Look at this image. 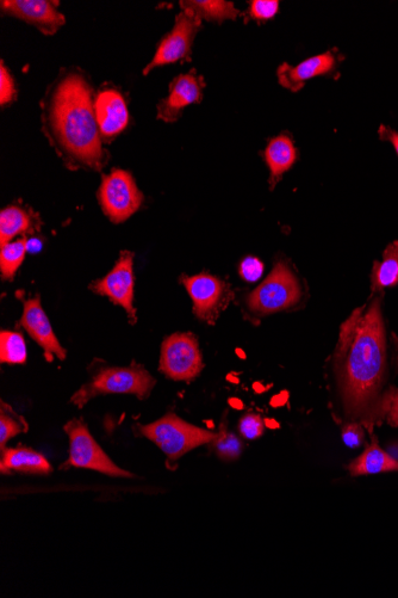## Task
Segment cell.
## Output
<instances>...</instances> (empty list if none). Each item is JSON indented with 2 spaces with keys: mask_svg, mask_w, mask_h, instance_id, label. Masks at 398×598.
I'll list each match as a JSON object with an SVG mask.
<instances>
[{
  "mask_svg": "<svg viewBox=\"0 0 398 598\" xmlns=\"http://www.w3.org/2000/svg\"><path fill=\"white\" fill-rule=\"evenodd\" d=\"M27 238L11 242L0 249V271L5 281L14 280L17 270L20 269L27 255Z\"/></svg>",
  "mask_w": 398,
  "mask_h": 598,
  "instance_id": "25",
  "label": "cell"
},
{
  "mask_svg": "<svg viewBox=\"0 0 398 598\" xmlns=\"http://www.w3.org/2000/svg\"><path fill=\"white\" fill-rule=\"evenodd\" d=\"M42 128L67 168L99 171L108 163L93 89L83 71L61 72L49 86L42 101Z\"/></svg>",
  "mask_w": 398,
  "mask_h": 598,
  "instance_id": "2",
  "label": "cell"
},
{
  "mask_svg": "<svg viewBox=\"0 0 398 598\" xmlns=\"http://www.w3.org/2000/svg\"><path fill=\"white\" fill-rule=\"evenodd\" d=\"M204 88L205 80L196 70L174 78L169 96L158 104V119L167 123L176 122L186 107L201 103Z\"/></svg>",
  "mask_w": 398,
  "mask_h": 598,
  "instance_id": "13",
  "label": "cell"
},
{
  "mask_svg": "<svg viewBox=\"0 0 398 598\" xmlns=\"http://www.w3.org/2000/svg\"><path fill=\"white\" fill-rule=\"evenodd\" d=\"M95 112L103 141L114 140L129 125L126 100L116 89H104L95 98Z\"/></svg>",
  "mask_w": 398,
  "mask_h": 598,
  "instance_id": "16",
  "label": "cell"
},
{
  "mask_svg": "<svg viewBox=\"0 0 398 598\" xmlns=\"http://www.w3.org/2000/svg\"><path fill=\"white\" fill-rule=\"evenodd\" d=\"M91 291L104 295L126 310L130 323H136L134 307V254L122 251L115 267L101 280L92 282Z\"/></svg>",
  "mask_w": 398,
  "mask_h": 598,
  "instance_id": "11",
  "label": "cell"
},
{
  "mask_svg": "<svg viewBox=\"0 0 398 598\" xmlns=\"http://www.w3.org/2000/svg\"><path fill=\"white\" fill-rule=\"evenodd\" d=\"M279 10L277 0H253L248 10V16L258 23H264L272 20Z\"/></svg>",
  "mask_w": 398,
  "mask_h": 598,
  "instance_id": "28",
  "label": "cell"
},
{
  "mask_svg": "<svg viewBox=\"0 0 398 598\" xmlns=\"http://www.w3.org/2000/svg\"><path fill=\"white\" fill-rule=\"evenodd\" d=\"M208 446L211 452L223 462L238 460L245 447L240 437L229 431L226 417L223 418L219 430L216 431L215 439Z\"/></svg>",
  "mask_w": 398,
  "mask_h": 598,
  "instance_id": "23",
  "label": "cell"
},
{
  "mask_svg": "<svg viewBox=\"0 0 398 598\" xmlns=\"http://www.w3.org/2000/svg\"><path fill=\"white\" fill-rule=\"evenodd\" d=\"M263 157L270 169V186L276 188L285 172H288L297 160V150L294 140L288 133L273 138L267 144Z\"/></svg>",
  "mask_w": 398,
  "mask_h": 598,
  "instance_id": "18",
  "label": "cell"
},
{
  "mask_svg": "<svg viewBox=\"0 0 398 598\" xmlns=\"http://www.w3.org/2000/svg\"><path fill=\"white\" fill-rule=\"evenodd\" d=\"M341 437L348 448L357 449L365 441V428L356 423L341 425Z\"/></svg>",
  "mask_w": 398,
  "mask_h": 598,
  "instance_id": "30",
  "label": "cell"
},
{
  "mask_svg": "<svg viewBox=\"0 0 398 598\" xmlns=\"http://www.w3.org/2000/svg\"><path fill=\"white\" fill-rule=\"evenodd\" d=\"M204 363L198 338L190 332H178L161 344L159 371L174 381H191L203 371Z\"/></svg>",
  "mask_w": 398,
  "mask_h": 598,
  "instance_id": "7",
  "label": "cell"
},
{
  "mask_svg": "<svg viewBox=\"0 0 398 598\" xmlns=\"http://www.w3.org/2000/svg\"><path fill=\"white\" fill-rule=\"evenodd\" d=\"M39 215L27 207L9 206L0 213V248L11 243L20 234H33L40 231Z\"/></svg>",
  "mask_w": 398,
  "mask_h": 598,
  "instance_id": "19",
  "label": "cell"
},
{
  "mask_svg": "<svg viewBox=\"0 0 398 598\" xmlns=\"http://www.w3.org/2000/svg\"><path fill=\"white\" fill-rule=\"evenodd\" d=\"M384 292L372 293L340 326L325 365L328 408L338 425L373 434L385 422L396 390L398 341L383 313Z\"/></svg>",
  "mask_w": 398,
  "mask_h": 598,
  "instance_id": "1",
  "label": "cell"
},
{
  "mask_svg": "<svg viewBox=\"0 0 398 598\" xmlns=\"http://www.w3.org/2000/svg\"><path fill=\"white\" fill-rule=\"evenodd\" d=\"M341 59L342 55L338 49H331V51L304 60L296 66L284 63L277 70L279 84L292 92H298L303 89L309 79L332 75L338 69Z\"/></svg>",
  "mask_w": 398,
  "mask_h": 598,
  "instance_id": "14",
  "label": "cell"
},
{
  "mask_svg": "<svg viewBox=\"0 0 398 598\" xmlns=\"http://www.w3.org/2000/svg\"><path fill=\"white\" fill-rule=\"evenodd\" d=\"M27 359V344L20 332L3 330L0 335V361L8 365H24Z\"/></svg>",
  "mask_w": 398,
  "mask_h": 598,
  "instance_id": "24",
  "label": "cell"
},
{
  "mask_svg": "<svg viewBox=\"0 0 398 598\" xmlns=\"http://www.w3.org/2000/svg\"><path fill=\"white\" fill-rule=\"evenodd\" d=\"M239 431L242 439L254 441L264 435L265 423L257 413H248L240 419Z\"/></svg>",
  "mask_w": 398,
  "mask_h": 598,
  "instance_id": "27",
  "label": "cell"
},
{
  "mask_svg": "<svg viewBox=\"0 0 398 598\" xmlns=\"http://www.w3.org/2000/svg\"><path fill=\"white\" fill-rule=\"evenodd\" d=\"M308 299L306 283L289 261H277L271 274L247 295L245 305L252 318L260 319L279 312L296 311Z\"/></svg>",
  "mask_w": 398,
  "mask_h": 598,
  "instance_id": "3",
  "label": "cell"
},
{
  "mask_svg": "<svg viewBox=\"0 0 398 598\" xmlns=\"http://www.w3.org/2000/svg\"><path fill=\"white\" fill-rule=\"evenodd\" d=\"M98 200L110 221L122 224L139 211L143 195L130 172L114 169L102 177Z\"/></svg>",
  "mask_w": 398,
  "mask_h": 598,
  "instance_id": "8",
  "label": "cell"
},
{
  "mask_svg": "<svg viewBox=\"0 0 398 598\" xmlns=\"http://www.w3.org/2000/svg\"><path fill=\"white\" fill-rule=\"evenodd\" d=\"M0 10L3 15L27 22L45 35L57 34L66 23L57 5L48 0H2Z\"/></svg>",
  "mask_w": 398,
  "mask_h": 598,
  "instance_id": "12",
  "label": "cell"
},
{
  "mask_svg": "<svg viewBox=\"0 0 398 598\" xmlns=\"http://www.w3.org/2000/svg\"><path fill=\"white\" fill-rule=\"evenodd\" d=\"M157 380L138 363L128 367L101 366L95 369L91 378L73 394L71 403L78 409L99 396L109 394H129L145 400L153 391Z\"/></svg>",
  "mask_w": 398,
  "mask_h": 598,
  "instance_id": "4",
  "label": "cell"
},
{
  "mask_svg": "<svg viewBox=\"0 0 398 598\" xmlns=\"http://www.w3.org/2000/svg\"><path fill=\"white\" fill-rule=\"evenodd\" d=\"M180 9L198 18V20L214 23H223L225 21H234L241 15V12L235 8L232 2H223V0H182Z\"/></svg>",
  "mask_w": 398,
  "mask_h": 598,
  "instance_id": "21",
  "label": "cell"
},
{
  "mask_svg": "<svg viewBox=\"0 0 398 598\" xmlns=\"http://www.w3.org/2000/svg\"><path fill=\"white\" fill-rule=\"evenodd\" d=\"M264 264L256 257H246L242 260L239 273L242 280L247 282H256L263 276Z\"/></svg>",
  "mask_w": 398,
  "mask_h": 598,
  "instance_id": "31",
  "label": "cell"
},
{
  "mask_svg": "<svg viewBox=\"0 0 398 598\" xmlns=\"http://www.w3.org/2000/svg\"><path fill=\"white\" fill-rule=\"evenodd\" d=\"M378 134L379 139L389 141V143L394 146V149L398 154V132H395L394 129H391L390 127L382 125L378 129Z\"/></svg>",
  "mask_w": 398,
  "mask_h": 598,
  "instance_id": "33",
  "label": "cell"
},
{
  "mask_svg": "<svg viewBox=\"0 0 398 598\" xmlns=\"http://www.w3.org/2000/svg\"><path fill=\"white\" fill-rule=\"evenodd\" d=\"M28 423L21 415L12 410L11 406L2 402L0 408V447L5 449L6 443L15 436L27 433Z\"/></svg>",
  "mask_w": 398,
  "mask_h": 598,
  "instance_id": "26",
  "label": "cell"
},
{
  "mask_svg": "<svg viewBox=\"0 0 398 598\" xmlns=\"http://www.w3.org/2000/svg\"><path fill=\"white\" fill-rule=\"evenodd\" d=\"M2 474L23 473L35 476H47L53 472L48 460L36 450L27 447L8 448L0 455Z\"/></svg>",
  "mask_w": 398,
  "mask_h": 598,
  "instance_id": "17",
  "label": "cell"
},
{
  "mask_svg": "<svg viewBox=\"0 0 398 598\" xmlns=\"http://www.w3.org/2000/svg\"><path fill=\"white\" fill-rule=\"evenodd\" d=\"M398 285V242L391 243L383 252V261L375 262L371 273L372 293L384 292Z\"/></svg>",
  "mask_w": 398,
  "mask_h": 598,
  "instance_id": "22",
  "label": "cell"
},
{
  "mask_svg": "<svg viewBox=\"0 0 398 598\" xmlns=\"http://www.w3.org/2000/svg\"><path fill=\"white\" fill-rule=\"evenodd\" d=\"M182 283L194 302L195 316L209 325L216 324L234 298L227 282L208 273L183 276Z\"/></svg>",
  "mask_w": 398,
  "mask_h": 598,
  "instance_id": "9",
  "label": "cell"
},
{
  "mask_svg": "<svg viewBox=\"0 0 398 598\" xmlns=\"http://www.w3.org/2000/svg\"><path fill=\"white\" fill-rule=\"evenodd\" d=\"M352 477L372 476V474L398 472V460L385 452L373 437L371 445L357 459L348 465Z\"/></svg>",
  "mask_w": 398,
  "mask_h": 598,
  "instance_id": "20",
  "label": "cell"
},
{
  "mask_svg": "<svg viewBox=\"0 0 398 598\" xmlns=\"http://www.w3.org/2000/svg\"><path fill=\"white\" fill-rule=\"evenodd\" d=\"M21 325L31 338L45 351L48 361L58 359L65 361L66 350L55 336L51 322L41 306L40 297L29 299L24 302V311Z\"/></svg>",
  "mask_w": 398,
  "mask_h": 598,
  "instance_id": "15",
  "label": "cell"
},
{
  "mask_svg": "<svg viewBox=\"0 0 398 598\" xmlns=\"http://www.w3.org/2000/svg\"><path fill=\"white\" fill-rule=\"evenodd\" d=\"M17 96L16 84L10 72L6 69L4 61L0 64V104L2 107L15 101Z\"/></svg>",
  "mask_w": 398,
  "mask_h": 598,
  "instance_id": "29",
  "label": "cell"
},
{
  "mask_svg": "<svg viewBox=\"0 0 398 598\" xmlns=\"http://www.w3.org/2000/svg\"><path fill=\"white\" fill-rule=\"evenodd\" d=\"M138 431L166 455V465L170 470H176L184 455L198 447L208 446L216 436L213 431L185 422L172 412L159 421L138 425Z\"/></svg>",
  "mask_w": 398,
  "mask_h": 598,
  "instance_id": "5",
  "label": "cell"
},
{
  "mask_svg": "<svg viewBox=\"0 0 398 598\" xmlns=\"http://www.w3.org/2000/svg\"><path fill=\"white\" fill-rule=\"evenodd\" d=\"M202 28V21L197 17L182 11L176 17V23L169 34L160 41L157 53L151 63L143 70V75L157 69V67L176 64L179 61H190L192 45Z\"/></svg>",
  "mask_w": 398,
  "mask_h": 598,
  "instance_id": "10",
  "label": "cell"
},
{
  "mask_svg": "<svg viewBox=\"0 0 398 598\" xmlns=\"http://www.w3.org/2000/svg\"><path fill=\"white\" fill-rule=\"evenodd\" d=\"M390 427L398 428V388H396L393 398H391L388 415L385 418Z\"/></svg>",
  "mask_w": 398,
  "mask_h": 598,
  "instance_id": "32",
  "label": "cell"
},
{
  "mask_svg": "<svg viewBox=\"0 0 398 598\" xmlns=\"http://www.w3.org/2000/svg\"><path fill=\"white\" fill-rule=\"evenodd\" d=\"M41 240L39 239H30L27 243V250L31 252V254H35V252H39L41 250Z\"/></svg>",
  "mask_w": 398,
  "mask_h": 598,
  "instance_id": "34",
  "label": "cell"
},
{
  "mask_svg": "<svg viewBox=\"0 0 398 598\" xmlns=\"http://www.w3.org/2000/svg\"><path fill=\"white\" fill-rule=\"evenodd\" d=\"M70 439V456L60 470L85 468L114 478H133L134 474L118 467L98 445L82 419L74 418L65 424Z\"/></svg>",
  "mask_w": 398,
  "mask_h": 598,
  "instance_id": "6",
  "label": "cell"
}]
</instances>
